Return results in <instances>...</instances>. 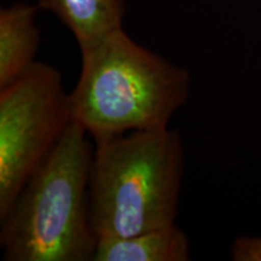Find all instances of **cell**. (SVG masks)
Here are the masks:
<instances>
[{"mask_svg": "<svg viewBox=\"0 0 261 261\" xmlns=\"http://www.w3.org/2000/svg\"><path fill=\"white\" fill-rule=\"evenodd\" d=\"M73 121L57 68L35 62L0 89V219L52 154Z\"/></svg>", "mask_w": 261, "mask_h": 261, "instance_id": "277c9868", "label": "cell"}, {"mask_svg": "<svg viewBox=\"0 0 261 261\" xmlns=\"http://www.w3.org/2000/svg\"><path fill=\"white\" fill-rule=\"evenodd\" d=\"M94 144L90 214L98 240L177 224L185 163L178 129L133 130Z\"/></svg>", "mask_w": 261, "mask_h": 261, "instance_id": "7a4b0ae2", "label": "cell"}, {"mask_svg": "<svg viewBox=\"0 0 261 261\" xmlns=\"http://www.w3.org/2000/svg\"><path fill=\"white\" fill-rule=\"evenodd\" d=\"M39 9L28 3L0 9V89L17 80L37 62L41 40Z\"/></svg>", "mask_w": 261, "mask_h": 261, "instance_id": "5b68a950", "label": "cell"}, {"mask_svg": "<svg viewBox=\"0 0 261 261\" xmlns=\"http://www.w3.org/2000/svg\"><path fill=\"white\" fill-rule=\"evenodd\" d=\"M80 52V76L70 92L71 116L94 143L168 127L188 103L190 71L142 46L123 27Z\"/></svg>", "mask_w": 261, "mask_h": 261, "instance_id": "6da1fadb", "label": "cell"}, {"mask_svg": "<svg viewBox=\"0 0 261 261\" xmlns=\"http://www.w3.org/2000/svg\"><path fill=\"white\" fill-rule=\"evenodd\" d=\"M190 241L177 224L122 238L98 240L92 261H189Z\"/></svg>", "mask_w": 261, "mask_h": 261, "instance_id": "8992f818", "label": "cell"}, {"mask_svg": "<svg viewBox=\"0 0 261 261\" xmlns=\"http://www.w3.org/2000/svg\"><path fill=\"white\" fill-rule=\"evenodd\" d=\"M90 138L71 121L0 219L5 261H92L98 237L90 214Z\"/></svg>", "mask_w": 261, "mask_h": 261, "instance_id": "3957f363", "label": "cell"}, {"mask_svg": "<svg viewBox=\"0 0 261 261\" xmlns=\"http://www.w3.org/2000/svg\"><path fill=\"white\" fill-rule=\"evenodd\" d=\"M231 256L234 261H261V237H237Z\"/></svg>", "mask_w": 261, "mask_h": 261, "instance_id": "ba28073f", "label": "cell"}, {"mask_svg": "<svg viewBox=\"0 0 261 261\" xmlns=\"http://www.w3.org/2000/svg\"><path fill=\"white\" fill-rule=\"evenodd\" d=\"M38 5L69 29L80 48L121 28L126 14L125 0H38Z\"/></svg>", "mask_w": 261, "mask_h": 261, "instance_id": "52a82bcc", "label": "cell"}]
</instances>
